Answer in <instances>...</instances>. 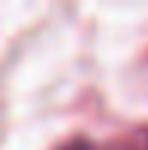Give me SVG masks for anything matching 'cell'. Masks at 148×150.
I'll use <instances>...</instances> for the list:
<instances>
[{"label":"cell","instance_id":"1","mask_svg":"<svg viewBox=\"0 0 148 150\" xmlns=\"http://www.w3.org/2000/svg\"><path fill=\"white\" fill-rule=\"evenodd\" d=\"M65 150H96V147H93V144H86V141H83V144H71V147H65Z\"/></svg>","mask_w":148,"mask_h":150}]
</instances>
